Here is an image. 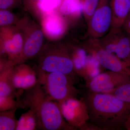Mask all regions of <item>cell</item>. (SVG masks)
I'll return each instance as SVG.
<instances>
[{
    "label": "cell",
    "mask_w": 130,
    "mask_h": 130,
    "mask_svg": "<svg viewBox=\"0 0 130 130\" xmlns=\"http://www.w3.org/2000/svg\"></svg>",
    "instance_id": "f1b7e54d"
},
{
    "label": "cell",
    "mask_w": 130,
    "mask_h": 130,
    "mask_svg": "<svg viewBox=\"0 0 130 130\" xmlns=\"http://www.w3.org/2000/svg\"><path fill=\"white\" fill-rule=\"evenodd\" d=\"M82 48L95 57L101 66L108 70L130 75V67L118 57L103 48L98 39L90 38L84 42Z\"/></svg>",
    "instance_id": "8992f818"
},
{
    "label": "cell",
    "mask_w": 130,
    "mask_h": 130,
    "mask_svg": "<svg viewBox=\"0 0 130 130\" xmlns=\"http://www.w3.org/2000/svg\"><path fill=\"white\" fill-rule=\"evenodd\" d=\"M111 28H121L130 13V0H110Z\"/></svg>",
    "instance_id": "4fadbf2b"
},
{
    "label": "cell",
    "mask_w": 130,
    "mask_h": 130,
    "mask_svg": "<svg viewBox=\"0 0 130 130\" xmlns=\"http://www.w3.org/2000/svg\"><path fill=\"white\" fill-rule=\"evenodd\" d=\"M38 130L37 120L35 112L31 108L22 113L18 121L16 130Z\"/></svg>",
    "instance_id": "2e32d148"
},
{
    "label": "cell",
    "mask_w": 130,
    "mask_h": 130,
    "mask_svg": "<svg viewBox=\"0 0 130 130\" xmlns=\"http://www.w3.org/2000/svg\"><path fill=\"white\" fill-rule=\"evenodd\" d=\"M12 79L15 88L25 90L31 88L38 82L36 72L23 63L13 67Z\"/></svg>",
    "instance_id": "8fae6325"
},
{
    "label": "cell",
    "mask_w": 130,
    "mask_h": 130,
    "mask_svg": "<svg viewBox=\"0 0 130 130\" xmlns=\"http://www.w3.org/2000/svg\"><path fill=\"white\" fill-rule=\"evenodd\" d=\"M102 93L110 94L123 101L130 103V81Z\"/></svg>",
    "instance_id": "ffe728a7"
},
{
    "label": "cell",
    "mask_w": 130,
    "mask_h": 130,
    "mask_svg": "<svg viewBox=\"0 0 130 130\" xmlns=\"http://www.w3.org/2000/svg\"><path fill=\"white\" fill-rule=\"evenodd\" d=\"M38 81L52 100L58 103L76 98L79 90L74 86L75 79L59 72H36Z\"/></svg>",
    "instance_id": "3957f363"
},
{
    "label": "cell",
    "mask_w": 130,
    "mask_h": 130,
    "mask_svg": "<svg viewBox=\"0 0 130 130\" xmlns=\"http://www.w3.org/2000/svg\"></svg>",
    "instance_id": "83f0119b"
},
{
    "label": "cell",
    "mask_w": 130,
    "mask_h": 130,
    "mask_svg": "<svg viewBox=\"0 0 130 130\" xmlns=\"http://www.w3.org/2000/svg\"><path fill=\"white\" fill-rule=\"evenodd\" d=\"M59 103L61 113L71 126L76 129L84 124L88 115L86 107L81 100L71 98Z\"/></svg>",
    "instance_id": "9c48e42d"
},
{
    "label": "cell",
    "mask_w": 130,
    "mask_h": 130,
    "mask_svg": "<svg viewBox=\"0 0 130 130\" xmlns=\"http://www.w3.org/2000/svg\"><path fill=\"white\" fill-rule=\"evenodd\" d=\"M125 128L127 130H130V112L128 119L126 121Z\"/></svg>",
    "instance_id": "484cf974"
},
{
    "label": "cell",
    "mask_w": 130,
    "mask_h": 130,
    "mask_svg": "<svg viewBox=\"0 0 130 130\" xmlns=\"http://www.w3.org/2000/svg\"><path fill=\"white\" fill-rule=\"evenodd\" d=\"M37 71L61 73L74 79L78 75L70 52L65 48L47 49L43 51Z\"/></svg>",
    "instance_id": "277c9868"
},
{
    "label": "cell",
    "mask_w": 130,
    "mask_h": 130,
    "mask_svg": "<svg viewBox=\"0 0 130 130\" xmlns=\"http://www.w3.org/2000/svg\"><path fill=\"white\" fill-rule=\"evenodd\" d=\"M90 123L98 130H121L125 128L130 112V103L111 94L86 91L82 98Z\"/></svg>",
    "instance_id": "6da1fadb"
},
{
    "label": "cell",
    "mask_w": 130,
    "mask_h": 130,
    "mask_svg": "<svg viewBox=\"0 0 130 130\" xmlns=\"http://www.w3.org/2000/svg\"><path fill=\"white\" fill-rule=\"evenodd\" d=\"M130 81V75L108 71L86 80L87 91L104 93Z\"/></svg>",
    "instance_id": "ba28073f"
},
{
    "label": "cell",
    "mask_w": 130,
    "mask_h": 130,
    "mask_svg": "<svg viewBox=\"0 0 130 130\" xmlns=\"http://www.w3.org/2000/svg\"><path fill=\"white\" fill-rule=\"evenodd\" d=\"M22 101L26 107H30L35 112L38 129H76L65 121L58 102L51 99L38 82L25 90Z\"/></svg>",
    "instance_id": "7a4b0ae2"
},
{
    "label": "cell",
    "mask_w": 130,
    "mask_h": 130,
    "mask_svg": "<svg viewBox=\"0 0 130 130\" xmlns=\"http://www.w3.org/2000/svg\"><path fill=\"white\" fill-rule=\"evenodd\" d=\"M18 0H0V8L1 9H7L13 6Z\"/></svg>",
    "instance_id": "cb8c5ba5"
},
{
    "label": "cell",
    "mask_w": 130,
    "mask_h": 130,
    "mask_svg": "<svg viewBox=\"0 0 130 130\" xmlns=\"http://www.w3.org/2000/svg\"><path fill=\"white\" fill-rule=\"evenodd\" d=\"M43 37V32L41 30L37 29L32 31L24 42L21 54L16 59L7 64L6 67L9 68L22 64L25 61L37 55L41 50Z\"/></svg>",
    "instance_id": "30bf717a"
},
{
    "label": "cell",
    "mask_w": 130,
    "mask_h": 130,
    "mask_svg": "<svg viewBox=\"0 0 130 130\" xmlns=\"http://www.w3.org/2000/svg\"><path fill=\"white\" fill-rule=\"evenodd\" d=\"M32 1H33L34 2H37L39 1V0H32Z\"/></svg>",
    "instance_id": "4316f807"
},
{
    "label": "cell",
    "mask_w": 130,
    "mask_h": 130,
    "mask_svg": "<svg viewBox=\"0 0 130 130\" xmlns=\"http://www.w3.org/2000/svg\"><path fill=\"white\" fill-rule=\"evenodd\" d=\"M13 67L0 71V96L16 95L12 79Z\"/></svg>",
    "instance_id": "9a60e30c"
},
{
    "label": "cell",
    "mask_w": 130,
    "mask_h": 130,
    "mask_svg": "<svg viewBox=\"0 0 130 130\" xmlns=\"http://www.w3.org/2000/svg\"><path fill=\"white\" fill-rule=\"evenodd\" d=\"M82 0H63L60 11L65 15L76 14L83 9Z\"/></svg>",
    "instance_id": "ac0fdd59"
},
{
    "label": "cell",
    "mask_w": 130,
    "mask_h": 130,
    "mask_svg": "<svg viewBox=\"0 0 130 130\" xmlns=\"http://www.w3.org/2000/svg\"><path fill=\"white\" fill-rule=\"evenodd\" d=\"M17 109L0 112V130H16L18 121L15 115Z\"/></svg>",
    "instance_id": "e0dca14e"
},
{
    "label": "cell",
    "mask_w": 130,
    "mask_h": 130,
    "mask_svg": "<svg viewBox=\"0 0 130 130\" xmlns=\"http://www.w3.org/2000/svg\"><path fill=\"white\" fill-rule=\"evenodd\" d=\"M14 20V15L6 9H1L0 11V25L1 26L11 24Z\"/></svg>",
    "instance_id": "603a6c76"
},
{
    "label": "cell",
    "mask_w": 130,
    "mask_h": 130,
    "mask_svg": "<svg viewBox=\"0 0 130 130\" xmlns=\"http://www.w3.org/2000/svg\"><path fill=\"white\" fill-rule=\"evenodd\" d=\"M63 0H39L36 2V6L40 11L48 12L60 7Z\"/></svg>",
    "instance_id": "7402d4cb"
},
{
    "label": "cell",
    "mask_w": 130,
    "mask_h": 130,
    "mask_svg": "<svg viewBox=\"0 0 130 130\" xmlns=\"http://www.w3.org/2000/svg\"><path fill=\"white\" fill-rule=\"evenodd\" d=\"M110 0H100V2L88 23L90 37L99 39L105 36L112 27V13Z\"/></svg>",
    "instance_id": "52a82bcc"
},
{
    "label": "cell",
    "mask_w": 130,
    "mask_h": 130,
    "mask_svg": "<svg viewBox=\"0 0 130 130\" xmlns=\"http://www.w3.org/2000/svg\"><path fill=\"white\" fill-rule=\"evenodd\" d=\"M100 0H82L83 10L87 23L96 9Z\"/></svg>",
    "instance_id": "44dd1931"
},
{
    "label": "cell",
    "mask_w": 130,
    "mask_h": 130,
    "mask_svg": "<svg viewBox=\"0 0 130 130\" xmlns=\"http://www.w3.org/2000/svg\"><path fill=\"white\" fill-rule=\"evenodd\" d=\"M24 43L23 36L19 32L13 34L4 38L2 43L1 53L6 55L8 60L4 63V66L16 59L21 54Z\"/></svg>",
    "instance_id": "7c38bea8"
},
{
    "label": "cell",
    "mask_w": 130,
    "mask_h": 130,
    "mask_svg": "<svg viewBox=\"0 0 130 130\" xmlns=\"http://www.w3.org/2000/svg\"><path fill=\"white\" fill-rule=\"evenodd\" d=\"M98 39L103 48L130 67V36L122 27L111 28L105 36Z\"/></svg>",
    "instance_id": "5b68a950"
},
{
    "label": "cell",
    "mask_w": 130,
    "mask_h": 130,
    "mask_svg": "<svg viewBox=\"0 0 130 130\" xmlns=\"http://www.w3.org/2000/svg\"><path fill=\"white\" fill-rule=\"evenodd\" d=\"M13 96H0V112L7 111L14 108L26 107L23 101H16Z\"/></svg>",
    "instance_id": "d6986e66"
},
{
    "label": "cell",
    "mask_w": 130,
    "mask_h": 130,
    "mask_svg": "<svg viewBox=\"0 0 130 130\" xmlns=\"http://www.w3.org/2000/svg\"><path fill=\"white\" fill-rule=\"evenodd\" d=\"M43 26L47 35L53 38L58 37L62 35L65 29L63 20L56 15L47 16L43 21Z\"/></svg>",
    "instance_id": "5bb4252c"
},
{
    "label": "cell",
    "mask_w": 130,
    "mask_h": 130,
    "mask_svg": "<svg viewBox=\"0 0 130 130\" xmlns=\"http://www.w3.org/2000/svg\"><path fill=\"white\" fill-rule=\"evenodd\" d=\"M122 28L130 36V13L124 22Z\"/></svg>",
    "instance_id": "d4e9b609"
}]
</instances>
